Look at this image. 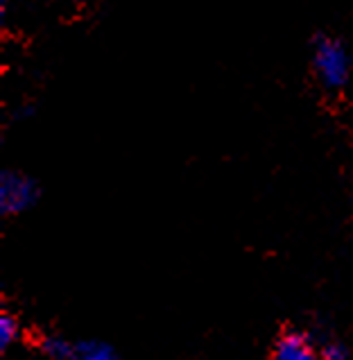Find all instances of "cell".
<instances>
[{
    "instance_id": "obj_3",
    "label": "cell",
    "mask_w": 353,
    "mask_h": 360,
    "mask_svg": "<svg viewBox=\"0 0 353 360\" xmlns=\"http://www.w3.org/2000/svg\"><path fill=\"white\" fill-rule=\"evenodd\" d=\"M274 360H321L304 333H285L276 342Z\"/></svg>"
},
{
    "instance_id": "obj_1",
    "label": "cell",
    "mask_w": 353,
    "mask_h": 360,
    "mask_svg": "<svg viewBox=\"0 0 353 360\" xmlns=\"http://www.w3.org/2000/svg\"><path fill=\"white\" fill-rule=\"evenodd\" d=\"M313 64L317 77L326 89H342L351 75V59L347 48L333 37H317L313 46Z\"/></svg>"
},
{
    "instance_id": "obj_2",
    "label": "cell",
    "mask_w": 353,
    "mask_h": 360,
    "mask_svg": "<svg viewBox=\"0 0 353 360\" xmlns=\"http://www.w3.org/2000/svg\"><path fill=\"white\" fill-rule=\"evenodd\" d=\"M37 198V186L32 179L18 172H3L0 179V207L5 213H18L27 209Z\"/></svg>"
},
{
    "instance_id": "obj_5",
    "label": "cell",
    "mask_w": 353,
    "mask_h": 360,
    "mask_svg": "<svg viewBox=\"0 0 353 360\" xmlns=\"http://www.w3.org/2000/svg\"><path fill=\"white\" fill-rule=\"evenodd\" d=\"M113 349L105 342H79L77 360H113Z\"/></svg>"
},
{
    "instance_id": "obj_7",
    "label": "cell",
    "mask_w": 353,
    "mask_h": 360,
    "mask_svg": "<svg viewBox=\"0 0 353 360\" xmlns=\"http://www.w3.org/2000/svg\"><path fill=\"white\" fill-rule=\"evenodd\" d=\"M321 358H324V360H347V349L342 345H338V342H330V345L324 347Z\"/></svg>"
},
{
    "instance_id": "obj_6",
    "label": "cell",
    "mask_w": 353,
    "mask_h": 360,
    "mask_svg": "<svg viewBox=\"0 0 353 360\" xmlns=\"http://www.w3.org/2000/svg\"><path fill=\"white\" fill-rule=\"evenodd\" d=\"M18 338V322L12 315L3 313L0 315V347L7 349Z\"/></svg>"
},
{
    "instance_id": "obj_4",
    "label": "cell",
    "mask_w": 353,
    "mask_h": 360,
    "mask_svg": "<svg viewBox=\"0 0 353 360\" xmlns=\"http://www.w3.org/2000/svg\"><path fill=\"white\" fill-rule=\"evenodd\" d=\"M44 349L53 360H77V345H70L64 338H48Z\"/></svg>"
}]
</instances>
